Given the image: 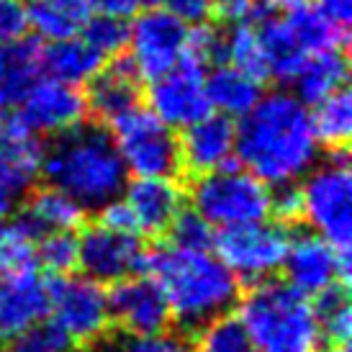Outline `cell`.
<instances>
[{"label": "cell", "mask_w": 352, "mask_h": 352, "mask_svg": "<svg viewBox=\"0 0 352 352\" xmlns=\"http://www.w3.org/2000/svg\"><path fill=\"white\" fill-rule=\"evenodd\" d=\"M234 155L247 173L265 186L275 188L301 180L319 157L309 106L288 90L260 96L236 126Z\"/></svg>", "instance_id": "6da1fadb"}, {"label": "cell", "mask_w": 352, "mask_h": 352, "mask_svg": "<svg viewBox=\"0 0 352 352\" xmlns=\"http://www.w3.org/2000/svg\"><path fill=\"white\" fill-rule=\"evenodd\" d=\"M39 173L47 186L75 198L85 211L118 198L126 186V167L113 137L93 124H80L52 137L50 147L41 149Z\"/></svg>", "instance_id": "7a4b0ae2"}, {"label": "cell", "mask_w": 352, "mask_h": 352, "mask_svg": "<svg viewBox=\"0 0 352 352\" xmlns=\"http://www.w3.org/2000/svg\"><path fill=\"white\" fill-rule=\"evenodd\" d=\"M167 298L173 319L196 332L226 314L239 298V280L216 254L162 247L147 254V267Z\"/></svg>", "instance_id": "3957f363"}, {"label": "cell", "mask_w": 352, "mask_h": 352, "mask_svg": "<svg viewBox=\"0 0 352 352\" xmlns=\"http://www.w3.org/2000/svg\"><path fill=\"white\" fill-rule=\"evenodd\" d=\"M239 322L254 352H319L324 342L309 296L270 278L242 296Z\"/></svg>", "instance_id": "277c9868"}, {"label": "cell", "mask_w": 352, "mask_h": 352, "mask_svg": "<svg viewBox=\"0 0 352 352\" xmlns=\"http://www.w3.org/2000/svg\"><path fill=\"white\" fill-rule=\"evenodd\" d=\"M190 206L214 229L252 224L270 216V186L245 167L224 165L196 177L190 188Z\"/></svg>", "instance_id": "5b68a950"}, {"label": "cell", "mask_w": 352, "mask_h": 352, "mask_svg": "<svg viewBox=\"0 0 352 352\" xmlns=\"http://www.w3.org/2000/svg\"><path fill=\"white\" fill-rule=\"evenodd\" d=\"M301 206L311 232L324 236L340 252L352 245V175L347 167V149L332 152L324 165L303 175Z\"/></svg>", "instance_id": "8992f818"}, {"label": "cell", "mask_w": 352, "mask_h": 352, "mask_svg": "<svg viewBox=\"0 0 352 352\" xmlns=\"http://www.w3.org/2000/svg\"><path fill=\"white\" fill-rule=\"evenodd\" d=\"M113 144L126 173L137 177H175L180 173V144L149 108H131L113 124Z\"/></svg>", "instance_id": "52a82bcc"}, {"label": "cell", "mask_w": 352, "mask_h": 352, "mask_svg": "<svg viewBox=\"0 0 352 352\" xmlns=\"http://www.w3.org/2000/svg\"><path fill=\"white\" fill-rule=\"evenodd\" d=\"M291 234L278 221H252L229 226L214 234L216 257L234 273L236 280L260 283L283 267Z\"/></svg>", "instance_id": "ba28073f"}, {"label": "cell", "mask_w": 352, "mask_h": 352, "mask_svg": "<svg viewBox=\"0 0 352 352\" xmlns=\"http://www.w3.org/2000/svg\"><path fill=\"white\" fill-rule=\"evenodd\" d=\"M52 324L67 334L72 344H93L111 327L108 291L90 278L59 275L47 280Z\"/></svg>", "instance_id": "9c48e42d"}, {"label": "cell", "mask_w": 352, "mask_h": 352, "mask_svg": "<svg viewBox=\"0 0 352 352\" xmlns=\"http://www.w3.org/2000/svg\"><path fill=\"white\" fill-rule=\"evenodd\" d=\"M188 26L165 8H147L129 26V62L142 80H157L175 69L186 54Z\"/></svg>", "instance_id": "30bf717a"}, {"label": "cell", "mask_w": 352, "mask_h": 352, "mask_svg": "<svg viewBox=\"0 0 352 352\" xmlns=\"http://www.w3.org/2000/svg\"><path fill=\"white\" fill-rule=\"evenodd\" d=\"M147 247L137 234L113 232L103 224L85 226L78 236V267L96 283H118L147 267Z\"/></svg>", "instance_id": "8fae6325"}, {"label": "cell", "mask_w": 352, "mask_h": 352, "mask_svg": "<svg viewBox=\"0 0 352 352\" xmlns=\"http://www.w3.org/2000/svg\"><path fill=\"white\" fill-rule=\"evenodd\" d=\"M288 285L303 296H319L334 283L350 278V252H340L316 232L294 234L283 260Z\"/></svg>", "instance_id": "7c38bea8"}, {"label": "cell", "mask_w": 352, "mask_h": 352, "mask_svg": "<svg viewBox=\"0 0 352 352\" xmlns=\"http://www.w3.org/2000/svg\"><path fill=\"white\" fill-rule=\"evenodd\" d=\"M85 113V96L75 85L59 82L54 78H39L19 100L16 118L34 137H59L80 126Z\"/></svg>", "instance_id": "4fadbf2b"}, {"label": "cell", "mask_w": 352, "mask_h": 352, "mask_svg": "<svg viewBox=\"0 0 352 352\" xmlns=\"http://www.w3.org/2000/svg\"><path fill=\"white\" fill-rule=\"evenodd\" d=\"M204 69L180 59L175 69L149 82V111L170 129H186L198 118L208 116L211 106L204 90Z\"/></svg>", "instance_id": "5bb4252c"}, {"label": "cell", "mask_w": 352, "mask_h": 352, "mask_svg": "<svg viewBox=\"0 0 352 352\" xmlns=\"http://www.w3.org/2000/svg\"><path fill=\"white\" fill-rule=\"evenodd\" d=\"M111 322H116L131 337L162 334L173 322L162 288L152 278H124L108 291Z\"/></svg>", "instance_id": "9a60e30c"}, {"label": "cell", "mask_w": 352, "mask_h": 352, "mask_svg": "<svg viewBox=\"0 0 352 352\" xmlns=\"http://www.w3.org/2000/svg\"><path fill=\"white\" fill-rule=\"evenodd\" d=\"M121 201L134 216L137 234L160 236L167 234L177 214L186 208V190L175 177H137L124 186Z\"/></svg>", "instance_id": "2e32d148"}, {"label": "cell", "mask_w": 352, "mask_h": 352, "mask_svg": "<svg viewBox=\"0 0 352 352\" xmlns=\"http://www.w3.org/2000/svg\"><path fill=\"white\" fill-rule=\"evenodd\" d=\"M236 126L232 118L208 113L198 118L196 124L183 129L180 144V170H188L190 175H206L219 167L232 162L234 157Z\"/></svg>", "instance_id": "e0dca14e"}, {"label": "cell", "mask_w": 352, "mask_h": 352, "mask_svg": "<svg viewBox=\"0 0 352 352\" xmlns=\"http://www.w3.org/2000/svg\"><path fill=\"white\" fill-rule=\"evenodd\" d=\"M142 98V78L131 67L129 59H113L88 80L85 108L93 111L100 121L113 124L116 118L139 106Z\"/></svg>", "instance_id": "ac0fdd59"}, {"label": "cell", "mask_w": 352, "mask_h": 352, "mask_svg": "<svg viewBox=\"0 0 352 352\" xmlns=\"http://www.w3.org/2000/svg\"><path fill=\"white\" fill-rule=\"evenodd\" d=\"M50 314L47 280L36 273L0 278V337L13 340Z\"/></svg>", "instance_id": "d6986e66"}, {"label": "cell", "mask_w": 352, "mask_h": 352, "mask_svg": "<svg viewBox=\"0 0 352 352\" xmlns=\"http://www.w3.org/2000/svg\"><path fill=\"white\" fill-rule=\"evenodd\" d=\"M204 90L211 113L226 118H242L254 108L260 100V80L250 78L247 72L232 67V65H219L211 67L204 75Z\"/></svg>", "instance_id": "ffe728a7"}, {"label": "cell", "mask_w": 352, "mask_h": 352, "mask_svg": "<svg viewBox=\"0 0 352 352\" xmlns=\"http://www.w3.org/2000/svg\"><path fill=\"white\" fill-rule=\"evenodd\" d=\"M254 29H257L260 47L265 54L267 78L278 80V82H291L298 67L303 65V59L309 57L296 39L291 23L285 21V16L265 13L254 21Z\"/></svg>", "instance_id": "44dd1931"}, {"label": "cell", "mask_w": 352, "mask_h": 352, "mask_svg": "<svg viewBox=\"0 0 352 352\" xmlns=\"http://www.w3.org/2000/svg\"><path fill=\"white\" fill-rule=\"evenodd\" d=\"M350 75V65L342 50H327L309 54L294 75V96L303 106H316L319 100L329 98L332 93L344 88Z\"/></svg>", "instance_id": "7402d4cb"}, {"label": "cell", "mask_w": 352, "mask_h": 352, "mask_svg": "<svg viewBox=\"0 0 352 352\" xmlns=\"http://www.w3.org/2000/svg\"><path fill=\"white\" fill-rule=\"evenodd\" d=\"M44 47L39 41L21 39L0 47V103H19L29 88L44 75Z\"/></svg>", "instance_id": "603a6c76"}, {"label": "cell", "mask_w": 352, "mask_h": 352, "mask_svg": "<svg viewBox=\"0 0 352 352\" xmlns=\"http://www.w3.org/2000/svg\"><path fill=\"white\" fill-rule=\"evenodd\" d=\"M21 216L41 236L50 234V232H75L85 221V208L75 198H69L67 193H62L52 186H44L29 198Z\"/></svg>", "instance_id": "cb8c5ba5"}, {"label": "cell", "mask_w": 352, "mask_h": 352, "mask_svg": "<svg viewBox=\"0 0 352 352\" xmlns=\"http://www.w3.org/2000/svg\"><path fill=\"white\" fill-rule=\"evenodd\" d=\"M44 59V72L47 78H54L67 85H85L96 72H98L106 59L96 50H90L88 41L80 36H69L62 41H52L41 54Z\"/></svg>", "instance_id": "d4e9b609"}, {"label": "cell", "mask_w": 352, "mask_h": 352, "mask_svg": "<svg viewBox=\"0 0 352 352\" xmlns=\"http://www.w3.org/2000/svg\"><path fill=\"white\" fill-rule=\"evenodd\" d=\"M93 16L88 0H34L29 6V29L39 41H62L78 36Z\"/></svg>", "instance_id": "484cf974"}, {"label": "cell", "mask_w": 352, "mask_h": 352, "mask_svg": "<svg viewBox=\"0 0 352 352\" xmlns=\"http://www.w3.org/2000/svg\"><path fill=\"white\" fill-rule=\"evenodd\" d=\"M36 242L39 234L21 214L10 216L0 232V278H21L36 273Z\"/></svg>", "instance_id": "4316f807"}, {"label": "cell", "mask_w": 352, "mask_h": 352, "mask_svg": "<svg viewBox=\"0 0 352 352\" xmlns=\"http://www.w3.org/2000/svg\"><path fill=\"white\" fill-rule=\"evenodd\" d=\"M314 137L322 147L340 152L347 149L352 137V98L347 88L332 93L329 98L319 100L311 111Z\"/></svg>", "instance_id": "83f0119b"}, {"label": "cell", "mask_w": 352, "mask_h": 352, "mask_svg": "<svg viewBox=\"0 0 352 352\" xmlns=\"http://www.w3.org/2000/svg\"><path fill=\"white\" fill-rule=\"evenodd\" d=\"M285 21L291 23L296 39L303 47L306 54H316V52L327 50H344L347 44V31L334 26L329 19H324L314 6H301L296 10L285 13Z\"/></svg>", "instance_id": "f1b7e54d"}, {"label": "cell", "mask_w": 352, "mask_h": 352, "mask_svg": "<svg viewBox=\"0 0 352 352\" xmlns=\"http://www.w3.org/2000/svg\"><path fill=\"white\" fill-rule=\"evenodd\" d=\"M314 314L322 329V340L332 344H347L352 334V309L347 298V285L334 283L316 296Z\"/></svg>", "instance_id": "f546056e"}, {"label": "cell", "mask_w": 352, "mask_h": 352, "mask_svg": "<svg viewBox=\"0 0 352 352\" xmlns=\"http://www.w3.org/2000/svg\"><path fill=\"white\" fill-rule=\"evenodd\" d=\"M196 352H254L239 316L221 314L196 329Z\"/></svg>", "instance_id": "4dcf8cb0"}, {"label": "cell", "mask_w": 352, "mask_h": 352, "mask_svg": "<svg viewBox=\"0 0 352 352\" xmlns=\"http://www.w3.org/2000/svg\"><path fill=\"white\" fill-rule=\"evenodd\" d=\"M232 67L247 72L250 78L263 82L267 78V67H265V54L260 47V36L254 23H239L232 26V31L226 34V62Z\"/></svg>", "instance_id": "1f68e13d"}, {"label": "cell", "mask_w": 352, "mask_h": 352, "mask_svg": "<svg viewBox=\"0 0 352 352\" xmlns=\"http://www.w3.org/2000/svg\"><path fill=\"white\" fill-rule=\"evenodd\" d=\"M186 62L196 65L198 69H211L226 62V34L216 26L198 23L186 36Z\"/></svg>", "instance_id": "d6a6232c"}, {"label": "cell", "mask_w": 352, "mask_h": 352, "mask_svg": "<svg viewBox=\"0 0 352 352\" xmlns=\"http://www.w3.org/2000/svg\"><path fill=\"white\" fill-rule=\"evenodd\" d=\"M36 263L52 275H69L78 267V236L72 232H50L36 242Z\"/></svg>", "instance_id": "836d02e7"}, {"label": "cell", "mask_w": 352, "mask_h": 352, "mask_svg": "<svg viewBox=\"0 0 352 352\" xmlns=\"http://www.w3.org/2000/svg\"><path fill=\"white\" fill-rule=\"evenodd\" d=\"M82 39L88 41L90 50H96L103 59H113L126 50L129 44V23L126 19L116 16H90L82 26Z\"/></svg>", "instance_id": "e575fe53"}, {"label": "cell", "mask_w": 352, "mask_h": 352, "mask_svg": "<svg viewBox=\"0 0 352 352\" xmlns=\"http://www.w3.org/2000/svg\"><path fill=\"white\" fill-rule=\"evenodd\" d=\"M170 245L177 250H193V252H211L214 250V226L198 216L193 208H183L173 226L167 229Z\"/></svg>", "instance_id": "d590c367"}, {"label": "cell", "mask_w": 352, "mask_h": 352, "mask_svg": "<svg viewBox=\"0 0 352 352\" xmlns=\"http://www.w3.org/2000/svg\"><path fill=\"white\" fill-rule=\"evenodd\" d=\"M75 344L67 340V334L54 324H34L31 329L13 337L10 352H72Z\"/></svg>", "instance_id": "8d00e7d4"}, {"label": "cell", "mask_w": 352, "mask_h": 352, "mask_svg": "<svg viewBox=\"0 0 352 352\" xmlns=\"http://www.w3.org/2000/svg\"><path fill=\"white\" fill-rule=\"evenodd\" d=\"M29 31V6L23 0H0V47L26 39Z\"/></svg>", "instance_id": "74e56055"}, {"label": "cell", "mask_w": 352, "mask_h": 352, "mask_svg": "<svg viewBox=\"0 0 352 352\" xmlns=\"http://www.w3.org/2000/svg\"><path fill=\"white\" fill-rule=\"evenodd\" d=\"M270 216H275L278 224H296L303 219V206H301V188L296 183H285V186L270 188Z\"/></svg>", "instance_id": "f35d334b"}, {"label": "cell", "mask_w": 352, "mask_h": 352, "mask_svg": "<svg viewBox=\"0 0 352 352\" xmlns=\"http://www.w3.org/2000/svg\"><path fill=\"white\" fill-rule=\"evenodd\" d=\"M267 10L270 8L265 6V0H214V13L229 26L254 23Z\"/></svg>", "instance_id": "ab89813d"}, {"label": "cell", "mask_w": 352, "mask_h": 352, "mask_svg": "<svg viewBox=\"0 0 352 352\" xmlns=\"http://www.w3.org/2000/svg\"><path fill=\"white\" fill-rule=\"evenodd\" d=\"M160 3L183 26L208 23V19L214 16V0H160Z\"/></svg>", "instance_id": "60d3db41"}, {"label": "cell", "mask_w": 352, "mask_h": 352, "mask_svg": "<svg viewBox=\"0 0 352 352\" xmlns=\"http://www.w3.org/2000/svg\"><path fill=\"white\" fill-rule=\"evenodd\" d=\"M116 352H188L183 340H177L173 334H149V337H129L126 342H121Z\"/></svg>", "instance_id": "b9f144b4"}, {"label": "cell", "mask_w": 352, "mask_h": 352, "mask_svg": "<svg viewBox=\"0 0 352 352\" xmlns=\"http://www.w3.org/2000/svg\"><path fill=\"white\" fill-rule=\"evenodd\" d=\"M100 221L98 224L113 229V232H126V234H137V224H134V216L126 208V204L121 201V196L108 201L106 206H100ZM139 236V234H137Z\"/></svg>", "instance_id": "7bdbcfd3"}, {"label": "cell", "mask_w": 352, "mask_h": 352, "mask_svg": "<svg viewBox=\"0 0 352 352\" xmlns=\"http://www.w3.org/2000/svg\"><path fill=\"white\" fill-rule=\"evenodd\" d=\"M314 8L322 13L324 19H329L334 26L347 31L352 21V0H314Z\"/></svg>", "instance_id": "ee69618b"}, {"label": "cell", "mask_w": 352, "mask_h": 352, "mask_svg": "<svg viewBox=\"0 0 352 352\" xmlns=\"http://www.w3.org/2000/svg\"><path fill=\"white\" fill-rule=\"evenodd\" d=\"M93 13L100 16H116V19H129L139 8L137 0H88Z\"/></svg>", "instance_id": "f6af8a7d"}, {"label": "cell", "mask_w": 352, "mask_h": 352, "mask_svg": "<svg viewBox=\"0 0 352 352\" xmlns=\"http://www.w3.org/2000/svg\"><path fill=\"white\" fill-rule=\"evenodd\" d=\"M137 6H147V8H155V6H160V0H137Z\"/></svg>", "instance_id": "bcb514c9"}, {"label": "cell", "mask_w": 352, "mask_h": 352, "mask_svg": "<svg viewBox=\"0 0 352 352\" xmlns=\"http://www.w3.org/2000/svg\"><path fill=\"white\" fill-rule=\"evenodd\" d=\"M327 352H350V350H347V344H332V350Z\"/></svg>", "instance_id": "7dc6e473"}, {"label": "cell", "mask_w": 352, "mask_h": 352, "mask_svg": "<svg viewBox=\"0 0 352 352\" xmlns=\"http://www.w3.org/2000/svg\"><path fill=\"white\" fill-rule=\"evenodd\" d=\"M3 108H6V106L0 103V126H3V121H6V113H3Z\"/></svg>", "instance_id": "c3c4849f"}]
</instances>
